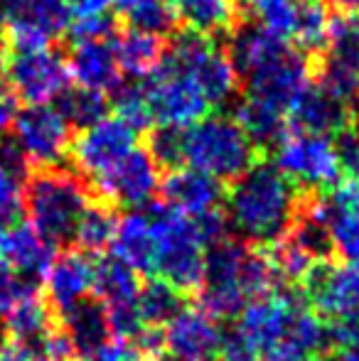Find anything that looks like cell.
Listing matches in <instances>:
<instances>
[{
	"mask_svg": "<svg viewBox=\"0 0 359 361\" xmlns=\"http://www.w3.org/2000/svg\"><path fill=\"white\" fill-rule=\"evenodd\" d=\"M111 109L116 111L121 121L126 126L140 133V130L153 126V114H150L148 99H145V89L138 81H121L109 96Z\"/></svg>",
	"mask_w": 359,
	"mask_h": 361,
	"instance_id": "f35d334b",
	"label": "cell"
},
{
	"mask_svg": "<svg viewBox=\"0 0 359 361\" xmlns=\"http://www.w3.org/2000/svg\"><path fill=\"white\" fill-rule=\"evenodd\" d=\"M135 307L143 319L145 327H160L170 324L175 317L187 307L185 295L178 288H173L170 283H165L163 278H148V281L140 286L138 300H135Z\"/></svg>",
	"mask_w": 359,
	"mask_h": 361,
	"instance_id": "4dcf8cb0",
	"label": "cell"
},
{
	"mask_svg": "<svg viewBox=\"0 0 359 361\" xmlns=\"http://www.w3.org/2000/svg\"><path fill=\"white\" fill-rule=\"evenodd\" d=\"M249 246L251 243L239 238H224L205 251V276L195 298L197 307L209 314L214 322L236 319L249 302L241 288V268Z\"/></svg>",
	"mask_w": 359,
	"mask_h": 361,
	"instance_id": "5b68a950",
	"label": "cell"
},
{
	"mask_svg": "<svg viewBox=\"0 0 359 361\" xmlns=\"http://www.w3.org/2000/svg\"><path fill=\"white\" fill-rule=\"evenodd\" d=\"M114 15L130 30L168 37L178 27V18L170 0H116Z\"/></svg>",
	"mask_w": 359,
	"mask_h": 361,
	"instance_id": "1f68e13d",
	"label": "cell"
},
{
	"mask_svg": "<svg viewBox=\"0 0 359 361\" xmlns=\"http://www.w3.org/2000/svg\"><path fill=\"white\" fill-rule=\"evenodd\" d=\"M165 352L182 361H217L221 347L219 322L200 307H185L170 324H165Z\"/></svg>",
	"mask_w": 359,
	"mask_h": 361,
	"instance_id": "e0dca14e",
	"label": "cell"
},
{
	"mask_svg": "<svg viewBox=\"0 0 359 361\" xmlns=\"http://www.w3.org/2000/svg\"><path fill=\"white\" fill-rule=\"evenodd\" d=\"M69 0H0V27H30L54 39L69 30Z\"/></svg>",
	"mask_w": 359,
	"mask_h": 361,
	"instance_id": "cb8c5ba5",
	"label": "cell"
},
{
	"mask_svg": "<svg viewBox=\"0 0 359 361\" xmlns=\"http://www.w3.org/2000/svg\"><path fill=\"white\" fill-rule=\"evenodd\" d=\"M182 130L170 126H158L148 138V152L160 167L178 170L182 167Z\"/></svg>",
	"mask_w": 359,
	"mask_h": 361,
	"instance_id": "ab89813d",
	"label": "cell"
},
{
	"mask_svg": "<svg viewBox=\"0 0 359 361\" xmlns=\"http://www.w3.org/2000/svg\"><path fill=\"white\" fill-rule=\"evenodd\" d=\"M57 322L62 327V332L69 337L77 357L89 359L109 342L114 334L109 327V314L99 298L89 295V298L79 300L77 305H72L69 310L57 314Z\"/></svg>",
	"mask_w": 359,
	"mask_h": 361,
	"instance_id": "7402d4cb",
	"label": "cell"
},
{
	"mask_svg": "<svg viewBox=\"0 0 359 361\" xmlns=\"http://www.w3.org/2000/svg\"><path fill=\"white\" fill-rule=\"evenodd\" d=\"M111 44H114L121 72L130 74L133 79H145V76L163 62L165 52H168L165 37L140 32V30H130V27L123 30V32H116Z\"/></svg>",
	"mask_w": 359,
	"mask_h": 361,
	"instance_id": "83f0119b",
	"label": "cell"
},
{
	"mask_svg": "<svg viewBox=\"0 0 359 361\" xmlns=\"http://www.w3.org/2000/svg\"><path fill=\"white\" fill-rule=\"evenodd\" d=\"M54 327H57V314L47 305L42 293L23 298L0 322L5 342L25 344L32 349H39V344Z\"/></svg>",
	"mask_w": 359,
	"mask_h": 361,
	"instance_id": "4316f807",
	"label": "cell"
},
{
	"mask_svg": "<svg viewBox=\"0 0 359 361\" xmlns=\"http://www.w3.org/2000/svg\"><path fill=\"white\" fill-rule=\"evenodd\" d=\"M138 147V133L126 126L118 116H106L99 123L79 130L72 138L69 157L84 180H99L109 170H114L126 155Z\"/></svg>",
	"mask_w": 359,
	"mask_h": 361,
	"instance_id": "8fae6325",
	"label": "cell"
},
{
	"mask_svg": "<svg viewBox=\"0 0 359 361\" xmlns=\"http://www.w3.org/2000/svg\"><path fill=\"white\" fill-rule=\"evenodd\" d=\"M350 128L359 135V99L350 106Z\"/></svg>",
	"mask_w": 359,
	"mask_h": 361,
	"instance_id": "11a10c76",
	"label": "cell"
},
{
	"mask_svg": "<svg viewBox=\"0 0 359 361\" xmlns=\"http://www.w3.org/2000/svg\"><path fill=\"white\" fill-rule=\"evenodd\" d=\"M288 126H291V130L330 135L332 138L350 126V106L330 96L325 89H320L312 79V84L303 91L300 99L288 111Z\"/></svg>",
	"mask_w": 359,
	"mask_h": 361,
	"instance_id": "ffe728a7",
	"label": "cell"
},
{
	"mask_svg": "<svg viewBox=\"0 0 359 361\" xmlns=\"http://www.w3.org/2000/svg\"><path fill=\"white\" fill-rule=\"evenodd\" d=\"M91 361H145L143 354L135 349V344L130 339H121V337H111L94 357H89Z\"/></svg>",
	"mask_w": 359,
	"mask_h": 361,
	"instance_id": "7dc6e473",
	"label": "cell"
},
{
	"mask_svg": "<svg viewBox=\"0 0 359 361\" xmlns=\"http://www.w3.org/2000/svg\"><path fill=\"white\" fill-rule=\"evenodd\" d=\"M160 192H163L165 204L175 207L190 216L221 209L226 195L224 182L207 175V172L195 170V167L168 170L165 180L160 182Z\"/></svg>",
	"mask_w": 359,
	"mask_h": 361,
	"instance_id": "ac0fdd59",
	"label": "cell"
},
{
	"mask_svg": "<svg viewBox=\"0 0 359 361\" xmlns=\"http://www.w3.org/2000/svg\"><path fill=\"white\" fill-rule=\"evenodd\" d=\"M116 224H118L116 207L106 204V202H101V200H91V204L84 209V214L77 224L74 243H77L82 251L94 256V253L104 251L106 246H111L114 233H116Z\"/></svg>",
	"mask_w": 359,
	"mask_h": 361,
	"instance_id": "836d02e7",
	"label": "cell"
},
{
	"mask_svg": "<svg viewBox=\"0 0 359 361\" xmlns=\"http://www.w3.org/2000/svg\"><path fill=\"white\" fill-rule=\"evenodd\" d=\"M155 238V276L182 295H195L205 276V243L195 219L165 202L145 207Z\"/></svg>",
	"mask_w": 359,
	"mask_h": 361,
	"instance_id": "3957f363",
	"label": "cell"
},
{
	"mask_svg": "<svg viewBox=\"0 0 359 361\" xmlns=\"http://www.w3.org/2000/svg\"><path fill=\"white\" fill-rule=\"evenodd\" d=\"M303 195L273 162H256L224 195L229 231L251 246H273L291 231Z\"/></svg>",
	"mask_w": 359,
	"mask_h": 361,
	"instance_id": "6da1fadb",
	"label": "cell"
},
{
	"mask_svg": "<svg viewBox=\"0 0 359 361\" xmlns=\"http://www.w3.org/2000/svg\"><path fill=\"white\" fill-rule=\"evenodd\" d=\"M153 361H182V359H178V357H173V354L165 352V354H160V357H155Z\"/></svg>",
	"mask_w": 359,
	"mask_h": 361,
	"instance_id": "9f6ffc18",
	"label": "cell"
},
{
	"mask_svg": "<svg viewBox=\"0 0 359 361\" xmlns=\"http://www.w3.org/2000/svg\"><path fill=\"white\" fill-rule=\"evenodd\" d=\"M305 305L325 319L359 307V263L317 261L300 281Z\"/></svg>",
	"mask_w": 359,
	"mask_h": 361,
	"instance_id": "4fadbf2b",
	"label": "cell"
},
{
	"mask_svg": "<svg viewBox=\"0 0 359 361\" xmlns=\"http://www.w3.org/2000/svg\"><path fill=\"white\" fill-rule=\"evenodd\" d=\"M322 204H325V219L335 256H340L345 263H359V212L332 204L325 192H322Z\"/></svg>",
	"mask_w": 359,
	"mask_h": 361,
	"instance_id": "8d00e7d4",
	"label": "cell"
},
{
	"mask_svg": "<svg viewBox=\"0 0 359 361\" xmlns=\"http://www.w3.org/2000/svg\"><path fill=\"white\" fill-rule=\"evenodd\" d=\"M217 361H261V354L241 337L239 329H229L221 334V347Z\"/></svg>",
	"mask_w": 359,
	"mask_h": 361,
	"instance_id": "f6af8a7d",
	"label": "cell"
},
{
	"mask_svg": "<svg viewBox=\"0 0 359 361\" xmlns=\"http://www.w3.org/2000/svg\"><path fill=\"white\" fill-rule=\"evenodd\" d=\"M322 3L335 10V13H355L359 8V0H322Z\"/></svg>",
	"mask_w": 359,
	"mask_h": 361,
	"instance_id": "f5cc1de1",
	"label": "cell"
},
{
	"mask_svg": "<svg viewBox=\"0 0 359 361\" xmlns=\"http://www.w3.org/2000/svg\"><path fill=\"white\" fill-rule=\"evenodd\" d=\"M74 361H91V359H74Z\"/></svg>",
	"mask_w": 359,
	"mask_h": 361,
	"instance_id": "6f0895ef",
	"label": "cell"
},
{
	"mask_svg": "<svg viewBox=\"0 0 359 361\" xmlns=\"http://www.w3.org/2000/svg\"><path fill=\"white\" fill-rule=\"evenodd\" d=\"M57 109L72 128L84 130L89 126L99 123L101 118H106L111 104L109 96L101 94V91H91L84 89V86H67L57 96Z\"/></svg>",
	"mask_w": 359,
	"mask_h": 361,
	"instance_id": "e575fe53",
	"label": "cell"
},
{
	"mask_svg": "<svg viewBox=\"0 0 359 361\" xmlns=\"http://www.w3.org/2000/svg\"><path fill=\"white\" fill-rule=\"evenodd\" d=\"M69 76L77 81V86L101 94H111L121 84V67L116 59L111 39H84L72 42V52L67 57Z\"/></svg>",
	"mask_w": 359,
	"mask_h": 361,
	"instance_id": "44dd1931",
	"label": "cell"
},
{
	"mask_svg": "<svg viewBox=\"0 0 359 361\" xmlns=\"http://www.w3.org/2000/svg\"><path fill=\"white\" fill-rule=\"evenodd\" d=\"M15 116H18V99L13 94H0V140L13 133Z\"/></svg>",
	"mask_w": 359,
	"mask_h": 361,
	"instance_id": "f907efd6",
	"label": "cell"
},
{
	"mask_svg": "<svg viewBox=\"0 0 359 361\" xmlns=\"http://www.w3.org/2000/svg\"><path fill=\"white\" fill-rule=\"evenodd\" d=\"M140 273H135L130 266L118 261L116 256L96 258L94 273V298L104 302V307H123L135 305L140 293Z\"/></svg>",
	"mask_w": 359,
	"mask_h": 361,
	"instance_id": "f546056e",
	"label": "cell"
},
{
	"mask_svg": "<svg viewBox=\"0 0 359 361\" xmlns=\"http://www.w3.org/2000/svg\"><path fill=\"white\" fill-rule=\"evenodd\" d=\"M178 25H185L187 32L219 37L231 35L241 25L239 0H170Z\"/></svg>",
	"mask_w": 359,
	"mask_h": 361,
	"instance_id": "484cf974",
	"label": "cell"
},
{
	"mask_svg": "<svg viewBox=\"0 0 359 361\" xmlns=\"http://www.w3.org/2000/svg\"><path fill=\"white\" fill-rule=\"evenodd\" d=\"M5 84L10 94L28 106L54 101L69 86V64L62 52L52 47L35 52H10L5 64Z\"/></svg>",
	"mask_w": 359,
	"mask_h": 361,
	"instance_id": "9c48e42d",
	"label": "cell"
},
{
	"mask_svg": "<svg viewBox=\"0 0 359 361\" xmlns=\"http://www.w3.org/2000/svg\"><path fill=\"white\" fill-rule=\"evenodd\" d=\"M91 200L87 180L72 170L42 167L25 180L23 202L30 226L57 251L72 248L77 224Z\"/></svg>",
	"mask_w": 359,
	"mask_h": 361,
	"instance_id": "7a4b0ae2",
	"label": "cell"
},
{
	"mask_svg": "<svg viewBox=\"0 0 359 361\" xmlns=\"http://www.w3.org/2000/svg\"><path fill=\"white\" fill-rule=\"evenodd\" d=\"M335 150H337V160H340V170L350 180L359 182V135L350 126L335 135Z\"/></svg>",
	"mask_w": 359,
	"mask_h": 361,
	"instance_id": "ee69618b",
	"label": "cell"
},
{
	"mask_svg": "<svg viewBox=\"0 0 359 361\" xmlns=\"http://www.w3.org/2000/svg\"><path fill=\"white\" fill-rule=\"evenodd\" d=\"M143 89L153 114V123L158 126L190 128L192 123L209 116L212 106L207 104L195 81L170 62L168 52L163 62L145 76Z\"/></svg>",
	"mask_w": 359,
	"mask_h": 361,
	"instance_id": "ba28073f",
	"label": "cell"
},
{
	"mask_svg": "<svg viewBox=\"0 0 359 361\" xmlns=\"http://www.w3.org/2000/svg\"><path fill=\"white\" fill-rule=\"evenodd\" d=\"M160 165L153 160L148 147H135L130 155H126L114 170L104 177L94 180L96 200L106 202L111 207H130V209H143L153 204L160 192Z\"/></svg>",
	"mask_w": 359,
	"mask_h": 361,
	"instance_id": "7c38bea8",
	"label": "cell"
},
{
	"mask_svg": "<svg viewBox=\"0 0 359 361\" xmlns=\"http://www.w3.org/2000/svg\"><path fill=\"white\" fill-rule=\"evenodd\" d=\"M0 361H47L42 357V352L32 347H25V344L5 342L0 347Z\"/></svg>",
	"mask_w": 359,
	"mask_h": 361,
	"instance_id": "681fc988",
	"label": "cell"
},
{
	"mask_svg": "<svg viewBox=\"0 0 359 361\" xmlns=\"http://www.w3.org/2000/svg\"><path fill=\"white\" fill-rule=\"evenodd\" d=\"M23 190H25V180L0 170V231L18 224L20 216H23L25 212Z\"/></svg>",
	"mask_w": 359,
	"mask_h": 361,
	"instance_id": "b9f144b4",
	"label": "cell"
},
{
	"mask_svg": "<svg viewBox=\"0 0 359 361\" xmlns=\"http://www.w3.org/2000/svg\"><path fill=\"white\" fill-rule=\"evenodd\" d=\"M94 273L96 258L82 248H64L59 258H54L42 283V295L54 314L64 312L94 293Z\"/></svg>",
	"mask_w": 359,
	"mask_h": 361,
	"instance_id": "2e32d148",
	"label": "cell"
},
{
	"mask_svg": "<svg viewBox=\"0 0 359 361\" xmlns=\"http://www.w3.org/2000/svg\"><path fill=\"white\" fill-rule=\"evenodd\" d=\"M303 305H305V300L298 298L288 288H283L281 293L266 295V298L249 300L246 307L241 310L236 329L264 357V354H269L273 347H278L286 339L293 314Z\"/></svg>",
	"mask_w": 359,
	"mask_h": 361,
	"instance_id": "9a60e30c",
	"label": "cell"
},
{
	"mask_svg": "<svg viewBox=\"0 0 359 361\" xmlns=\"http://www.w3.org/2000/svg\"><path fill=\"white\" fill-rule=\"evenodd\" d=\"M234 121L244 128V133L259 150H273L283 140V135L291 130L288 116L283 111L273 109L264 101L251 99V96H244L236 104Z\"/></svg>",
	"mask_w": 359,
	"mask_h": 361,
	"instance_id": "f1b7e54d",
	"label": "cell"
},
{
	"mask_svg": "<svg viewBox=\"0 0 359 361\" xmlns=\"http://www.w3.org/2000/svg\"><path fill=\"white\" fill-rule=\"evenodd\" d=\"M72 3H77V0H69V5H72Z\"/></svg>",
	"mask_w": 359,
	"mask_h": 361,
	"instance_id": "680465c9",
	"label": "cell"
},
{
	"mask_svg": "<svg viewBox=\"0 0 359 361\" xmlns=\"http://www.w3.org/2000/svg\"><path fill=\"white\" fill-rule=\"evenodd\" d=\"M291 49L288 39L273 35L271 30L261 27V25H239L234 32L229 35V54L231 64H234L239 79H246L259 69L269 67L276 59Z\"/></svg>",
	"mask_w": 359,
	"mask_h": 361,
	"instance_id": "603a6c76",
	"label": "cell"
},
{
	"mask_svg": "<svg viewBox=\"0 0 359 361\" xmlns=\"http://www.w3.org/2000/svg\"><path fill=\"white\" fill-rule=\"evenodd\" d=\"M67 32H69V37H72V42H84V39H114V35L118 32V18H116V15L72 18Z\"/></svg>",
	"mask_w": 359,
	"mask_h": 361,
	"instance_id": "7bdbcfd3",
	"label": "cell"
},
{
	"mask_svg": "<svg viewBox=\"0 0 359 361\" xmlns=\"http://www.w3.org/2000/svg\"><path fill=\"white\" fill-rule=\"evenodd\" d=\"M116 0H77L72 3V18H87V15H114Z\"/></svg>",
	"mask_w": 359,
	"mask_h": 361,
	"instance_id": "c3c4849f",
	"label": "cell"
},
{
	"mask_svg": "<svg viewBox=\"0 0 359 361\" xmlns=\"http://www.w3.org/2000/svg\"><path fill=\"white\" fill-rule=\"evenodd\" d=\"M241 81L246 86V96L264 101L288 116L291 106L312 84V59L291 47L281 59Z\"/></svg>",
	"mask_w": 359,
	"mask_h": 361,
	"instance_id": "5bb4252c",
	"label": "cell"
},
{
	"mask_svg": "<svg viewBox=\"0 0 359 361\" xmlns=\"http://www.w3.org/2000/svg\"><path fill=\"white\" fill-rule=\"evenodd\" d=\"M57 248L49 246L32 226L28 224H13L0 231V258L10 263L15 273L25 281L44 283V276L52 268Z\"/></svg>",
	"mask_w": 359,
	"mask_h": 361,
	"instance_id": "d6986e66",
	"label": "cell"
},
{
	"mask_svg": "<svg viewBox=\"0 0 359 361\" xmlns=\"http://www.w3.org/2000/svg\"><path fill=\"white\" fill-rule=\"evenodd\" d=\"M39 293H42L39 283L20 278L18 273L10 268V263L0 258V322H3L5 314H8L20 300L30 298V295H39Z\"/></svg>",
	"mask_w": 359,
	"mask_h": 361,
	"instance_id": "60d3db41",
	"label": "cell"
},
{
	"mask_svg": "<svg viewBox=\"0 0 359 361\" xmlns=\"http://www.w3.org/2000/svg\"><path fill=\"white\" fill-rule=\"evenodd\" d=\"M72 138V126L52 104L25 106L15 116L13 140L28 157L30 167H57V162L69 155Z\"/></svg>",
	"mask_w": 359,
	"mask_h": 361,
	"instance_id": "30bf717a",
	"label": "cell"
},
{
	"mask_svg": "<svg viewBox=\"0 0 359 361\" xmlns=\"http://www.w3.org/2000/svg\"><path fill=\"white\" fill-rule=\"evenodd\" d=\"M330 361H359V347H340V352H335Z\"/></svg>",
	"mask_w": 359,
	"mask_h": 361,
	"instance_id": "db71d44e",
	"label": "cell"
},
{
	"mask_svg": "<svg viewBox=\"0 0 359 361\" xmlns=\"http://www.w3.org/2000/svg\"><path fill=\"white\" fill-rule=\"evenodd\" d=\"M111 256L123 261L140 276L155 273V238L153 226L145 212L133 209L123 214L116 224L114 241H111Z\"/></svg>",
	"mask_w": 359,
	"mask_h": 361,
	"instance_id": "d4e9b609",
	"label": "cell"
},
{
	"mask_svg": "<svg viewBox=\"0 0 359 361\" xmlns=\"http://www.w3.org/2000/svg\"><path fill=\"white\" fill-rule=\"evenodd\" d=\"M259 162V147L229 116H205L182 130V165L234 182Z\"/></svg>",
	"mask_w": 359,
	"mask_h": 361,
	"instance_id": "277c9868",
	"label": "cell"
},
{
	"mask_svg": "<svg viewBox=\"0 0 359 361\" xmlns=\"http://www.w3.org/2000/svg\"><path fill=\"white\" fill-rule=\"evenodd\" d=\"M330 339L337 347H359V307L327 322Z\"/></svg>",
	"mask_w": 359,
	"mask_h": 361,
	"instance_id": "bcb514c9",
	"label": "cell"
},
{
	"mask_svg": "<svg viewBox=\"0 0 359 361\" xmlns=\"http://www.w3.org/2000/svg\"><path fill=\"white\" fill-rule=\"evenodd\" d=\"M283 342L293 344V347L305 352L308 357H312V359L327 357V352H330V347H332L327 319L320 317L317 312H312L308 305H303V307H298V312L293 314L291 327H288V334Z\"/></svg>",
	"mask_w": 359,
	"mask_h": 361,
	"instance_id": "d590c367",
	"label": "cell"
},
{
	"mask_svg": "<svg viewBox=\"0 0 359 361\" xmlns=\"http://www.w3.org/2000/svg\"><path fill=\"white\" fill-rule=\"evenodd\" d=\"M330 23L332 15L322 0H303L296 30L291 35L298 52L308 54L310 59L320 57L327 49V42H330Z\"/></svg>",
	"mask_w": 359,
	"mask_h": 361,
	"instance_id": "d6a6232c",
	"label": "cell"
},
{
	"mask_svg": "<svg viewBox=\"0 0 359 361\" xmlns=\"http://www.w3.org/2000/svg\"><path fill=\"white\" fill-rule=\"evenodd\" d=\"M168 57L180 72H185L209 106H224L239 91V74L229 54L212 37L185 32L168 47Z\"/></svg>",
	"mask_w": 359,
	"mask_h": 361,
	"instance_id": "8992f818",
	"label": "cell"
},
{
	"mask_svg": "<svg viewBox=\"0 0 359 361\" xmlns=\"http://www.w3.org/2000/svg\"><path fill=\"white\" fill-rule=\"evenodd\" d=\"M239 5L249 10L256 25L271 30L278 37L291 39L303 0H239Z\"/></svg>",
	"mask_w": 359,
	"mask_h": 361,
	"instance_id": "74e56055",
	"label": "cell"
},
{
	"mask_svg": "<svg viewBox=\"0 0 359 361\" xmlns=\"http://www.w3.org/2000/svg\"><path fill=\"white\" fill-rule=\"evenodd\" d=\"M264 361H317V359L308 357L305 352L296 349L293 344L281 342L278 347H273L269 354H264Z\"/></svg>",
	"mask_w": 359,
	"mask_h": 361,
	"instance_id": "816d5d0a",
	"label": "cell"
},
{
	"mask_svg": "<svg viewBox=\"0 0 359 361\" xmlns=\"http://www.w3.org/2000/svg\"><path fill=\"white\" fill-rule=\"evenodd\" d=\"M273 165L300 192L332 190L342 175L335 138L303 130H288L283 135L273 147Z\"/></svg>",
	"mask_w": 359,
	"mask_h": 361,
	"instance_id": "52a82bcc",
	"label": "cell"
}]
</instances>
